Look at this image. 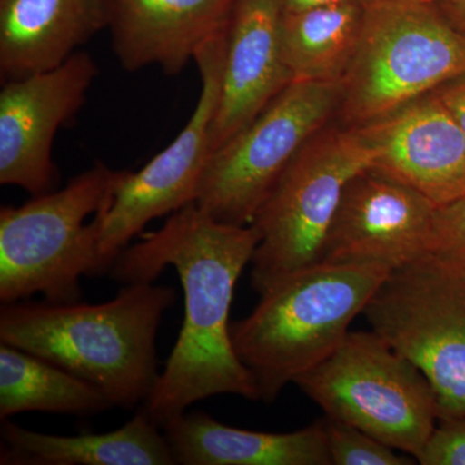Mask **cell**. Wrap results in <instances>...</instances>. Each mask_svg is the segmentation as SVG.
<instances>
[{"label":"cell","instance_id":"1","mask_svg":"<svg viewBox=\"0 0 465 465\" xmlns=\"http://www.w3.org/2000/svg\"><path fill=\"white\" fill-rule=\"evenodd\" d=\"M258 241L252 226L217 222L193 202L115 260L110 272L124 284L154 282L167 266H173L182 281V331L142 405L159 427L217 394L260 400L255 378L232 347L229 323L235 284Z\"/></svg>","mask_w":465,"mask_h":465},{"label":"cell","instance_id":"2","mask_svg":"<svg viewBox=\"0 0 465 465\" xmlns=\"http://www.w3.org/2000/svg\"><path fill=\"white\" fill-rule=\"evenodd\" d=\"M176 302L173 287L125 284L103 304L9 302L0 341L23 349L99 388L113 407L143 405L159 375L155 339Z\"/></svg>","mask_w":465,"mask_h":465},{"label":"cell","instance_id":"3","mask_svg":"<svg viewBox=\"0 0 465 465\" xmlns=\"http://www.w3.org/2000/svg\"><path fill=\"white\" fill-rule=\"evenodd\" d=\"M391 272L317 262L262 293L252 313L231 324L232 347L255 378L260 400L274 402L332 354Z\"/></svg>","mask_w":465,"mask_h":465},{"label":"cell","instance_id":"4","mask_svg":"<svg viewBox=\"0 0 465 465\" xmlns=\"http://www.w3.org/2000/svg\"><path fill=\"white\" fill-rule=\"evenodd\" d=\"M121 171L103 162L65 188L0 210V300L42 293L54 304L81 300L82 275H94L104 211Z\"/></svg>","mask_w":465,"mask_h":465},{"label":"cell","instance_id":"5","mask_svg":"<svg viewBox=\"0 0 465 465\" xmlns=\"http://www.w3.org/2000/svg\"><path fill=\"white\" fill-rule=\"evenodd\" d=\"M465 74V33L434 5L366 0L338 115L360 127Z\"/></svg>","mask_w":465,"mask_h":465},{"label":"cell","instance_id":"6","mask_svg":"<svg viewBox=\"0 0 465 465\" xmlns=\"http://www.w3.org/2000/svg\"><path fill=\"white\" fill-rule=\"evenodd\" d=\"M374 166L357 128L327 124L291 161L253 220L258 246L251 284L264 293L317 264L349 182Z\"/></svg>","mask_w":465,"mask_h":465},{"label":"cell","instance_id":"7","mask_svg":"<svg viewBox=\"0 0 465 465\" xmlns=\"http://www.w3.org/2000/svg\"><path fill=\"white\" fill-rule=\"evenodd\" d=\"M323 410L418 458L440 421L423 372L372 331L348 332L338 349L293 382Z\"/></svg>","mask_w":465,"mask_h":465},{"label":"cell","instance_id":"8","mask_svg":"<svg viewBox=\"0 0 465 465\" xmlns=\"http://www.w3.org/2000/svg\"><path fill=\"white\" fill-rule=\"evenodd\" d=\"M362 314L423 372L440 420L465 418V268L425 253L391 271Z\"/></svg>","mask_w":465,"mask_h":465},{"label":"cell","instance_id":"9","mask_svg":"<svg viewBox=\"0 0 465 465\" xmlns=\"http://www.w3.org/2000/svg\"><path fill=\"white\" fill-rule=\"evenodd\" d=\"M341 84L291 82L251 124L213 150L194 203L217 222L250 226L284 170L338 115Z\"/></svg>","mask_w":465,"mask_h":465},{"label":"cell","instance_id":"10","mask_svg":"<svg viewBox=\"0 0 465 465\" xmlns=\"http://www.w3.org/2000/svg\"><path fill=\"white\" fill-rule=\"evenodd\" d=\"M226 32L195 54L201 94L182 133L142 170L121 171L112 202L104 211L94 275L109 273L118 256L150 222L197 200L213 154L211 131L222 88Z\"/></svg>","mask_w":465,"mask_h":465},{"label":"cell","instance_id":"11","mask_svg":"<svg viewBox=\"0 0 465 465\" xmlns=\"http://www.w3.org/2000/svg\"><path fill=\"white\" fill-rule=\"evenodd\" d=\"M85 52L50 70L5 82L0 91V183L33 195L52 192L56 167L52 143L58 128L84 105L97 76Z\"/></svg>","mask_w":465,"mask_h":465},{"label":"cell","instance_id":"12","mask_svg":"<svg viewBox=\"0 0 465 465\" xmlns=\"http://www.w3.org/2000/svg\"><path fill=\"white\" fill-rule=\"evenodd\" d=\"M434 210L421 193L367 168L345 188L318 262L399 269L427 253Z\"/></svg>","mask_w":465,"mask_h":465},{"label":"cell","instance_id":"13","mask_svg":"<svg viewBox=\"0 0 465 465\" xmlns=\"http://www.w3.org/2000/svg\"><path fill=\"white\" fill-rule=\"evenodd\" d=\"M354 128L374 150L375 170L436 206L465 194V136L436 92Z\"/></svg>","mask_w":465,"mask_h":465},{"label":"cell","instance_id":"14","mask_svg":"<svg viewBox=\"0 0 465 465\" xmlns=\"http://www.w3.org/2000/svg\"><path fill=\"white\" fill-rule=\"evenodd\" d=\"M280 0H237L211 131L216 150L251 124L292 82L281 45Z\"/></svg>","mask_w":465,"mask_h":465},{"label":"cell","instance_id":"15","mask_svg":"<svg viewBox=\"0 0 465 465\" xmlns=\"http://www.w3.org/2000/svg\"><path fill=\"white\" fill-rule=\"evenodd\" d=\"M237 0H105L115 56L128 72L157 65L182 73L197 52L225 32Z\"/></svg>","mask_w":465,"mask_h":465},{"label":"cell","instance_id":"16","mask_svg":"<svg viewBox=\"0 0 465 465\" xmlns=\"http://www.w3.org/2000/svg\"><path fill=\"white\" fill-rule=\"evenodd\" d=\"M104 27L105 0H0L3 84L56 69Z\"/></svg>","mask_w":465,"mask_h":465},{"label":"cell","instance_id":"17","mask_svg":"<svg viewBox=\"0 0 465 465\" xmlns=\"http://www.w3.org/2000/svg\"><path fill=\"white\" fill-rule=\"evenodd\" d=\"M176 464L331 465L323 420L290 433H266L183 412L163 427Z\"/></svg>","mask_w":465,"mask_h":465},{"label":"cell","instance_id":"18","mask_svg":"<svg viewBox=\"0 0 465 465\" xmlns=\"http://www.w3.org/2000/svg\"><path fill=\"white\" fill-rule=\"evenodd\" d=\"M140 410L113 432L52 436L2 420V457L8 465H173L166 434Z\"/></svg>","mask_w":465,"mask_h":465},{"label":"cell","instance_id":"19","mask_svg":"<svg viewBox=\"0 0 465 465\" xmlns=\"http://www.w3.org/2000/svg\"><path fill=\"white\" fill-rule=\"evenodd\" d=\"M365 2L283 14L281 45L292 82L341 84L356 54Z\"/></svg>","mask_w":465,"mask_h":465},{"label":"cell","instance_id":"20","mask_svg":"<svg viewBox=\"0 0 465 465\" xmlns=\"http://www.w3.org/2000/svg\"><path fill=\"white\" fill-rule=\"evenodd\" d=\"M113 409L105 394L43 358L0 345V419L21 412L91 416Z\"/></svg>","mask_w":465,"mask_h":465},{"label":"cell","instance_id":"21","mask_svg":"<svg viewBox=\"0 0 465 465\" xmlns=\"http://www.w3.org/2000/svg\"><path fill=\"white\" fill-rule=\"evenodd\" d=\"M327 448L333 465H412L411 455L397 454V450L369 433L338 419H323Z\"/></svg>","mask_w":465,"mask_h":465},{"label":"cell","instance_id":"22","mask_svg":"<svg viewBox=\"0 0 465 465\" xmlns=\"http://www.w3.org/2000/svg\"><path fill=\"white\" fill-rule=\"evenodd\" d=\"M427 253L443 264L465 268V194L436 206Z\"/></svg>","mask_w":465,"mask_h":465},{"label":"cell","instance_id":"23","mask_svg":"<svg viewBox=\"0 0 465 465\" xmlns=\"http://www.w3.org/2000/svg\"><path fill=\"white\" fill-rule=\"evenodd\" d=\"M416 461L421 465H465V418L440 420Z\"/></svg>","mask_w":465,"mask_h":465},{"label":"cell","instance_id":"24","mask_svg":"<svg viewBox=\"0 0 465 465\" xmlns=\"http://www.w3.org/2000/svg\"><path fill=\"white\" fill-rule=\"evenodd\" d=\"M434 92L454 116L465 136V74L451 79Z\"/></svg>","mask_w":465,"mask_h":465},{"label":"cell","instance_id":"25","mask_svg":"<svg viewBox=\"0 0 465 465\" xmlns=\"http://www.w3.org/2000/svg\"><path fill=\"white\" fill-rule=\"evenodd\" d=\"M351 2H365V0H280L281 7L283 9V14Z\"/></svg>","mask_w":465,"mask_h":465},{"label":"cell","instance_id":"26","mask_svg":"<svg viewBox=\"0 0 465 465\" xmlns=\"http://www.w3.org/2000/svg\"><path fill=\"white\" fill-rule=\"evenodd\" d=\"M452 23L465 33V0H446L442 3Z\"/></svg>","mask_w":465,"mask_h":465},{"label":"cell","instance_id":"27","mask_svg":"<svg viewBox=\"0 0 465 465\" xmlns=\"http://www.w3.org/2000/svg\"><path fill=\"white\" fill-rule=\"evenodd\" d=\"M412 2L423 3V5H437V3H445L446 0H412Z\"/></svg>","mask_w":465,"mask_h":465}]
</instances>
